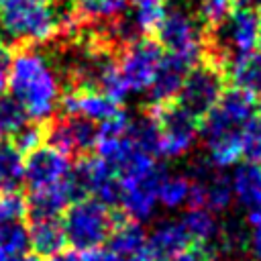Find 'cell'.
<instances>
[{
	"label": "cell",
	"mask_w": 261,
	"mask_h": 261,
	"mask_svg": "<svg viewBox=\"0 0 261 261\" xmlns=\"http://www.w3.org/2000/svg\"><path fill=\"white\" fill-rule=\"evenodd\" d=\"M69 157L51 145H39L22 157V184L29 192L59 184L69 175Z\"/></svg>",
	"instance_id": "12"
},
{
	"label": "cell",
	"mask_w": 261,
	"mask_h": 261,
	"mask_svg": "<svg viewBox=\"0 0 261 261\" xmlns=\"http://www.w3.org/2000/svg\"><path fill=\"white\" fill-rule=\"evenodd\" d=\"M20 188H22V153L6 137H0V194L16 192Z\"/></svg>",
	"instance_id": "23"
},
{
	"label": "cell",
	"mask_w": 261,
	"mask_h": 261,
	"mask_svg": "<svg viewBox=\"0 0 261 261\" xmlns=\"http://www.w3.org/2000/svg\"><path fill=\"white\" fill-rule=\"evenodd\" d=\"M163 175H165V169L159 167L157 171H153L149 175L118 181V204L122 206V210L128 218L141 222V220H147L155 212L157 186Z\"/></svg>",
	"instance_id": "14"
},
{
	"label": "cell",
	"mask_w": 261,
	"mask_h": 261,
	"mask_svg": "<svg viewBox=\"0 0 261 261\" xmlns=\"http://www.w3.org/2000/svg\"><path fill=\"white\" fill-rule=\"evenodd\" d=\"M80 261H124L120 255H116L110 249H102V247H94L88 251H82Z\"/></svg>",
	"instance_id": "33"
},
{
	"label": "cell",
	"mask_w": 261,
	"mask_h": 261,
	"mask_svg": "<svg viewBox=\"0 0 261 261\" xmlns=\"http://www.w3.org/2000/svg\"><path fill=\"white\" fill-rule=\"evenodd\" d=\"M181 226H184L188 239L196 241L198 245H204V243L216 239V234H218V222L214 218V212H210L206 208H190L181 218Z\"/></svg>",
	"instance_id": "26"
},
{
	"label": "cell",
	"mask_w": 261,
	"mask_h": 261,
	"mask_svg": "<svg viewBox=\"0 0 261 261\" xmlns=\"http://www.w3.org/2000/svg\"><path fill=\"white\" fill-rule=\"evenodd\" d=\"M190 194V179L184 175H163L157 186V202L169 210L179 208L188 202Z\"/></svg>",
	"instance_id": "27"
},
{
	"label": "cell",
	"mask_w": 261,
	"mask_h": 261,
	"mask_svg": "<svg viewBox=\"0 0 261 261\" xmlns=\"http://www.w3.org/2000/svg\"><path fill=\"white\" fill-rule=\"evenodd\" d=\"M98 137L96 122L75 116V114H59L47 120L45 141L47 145L55 147L57 151L65 153L67 157H82L88 155Z\"/></svg>",
	"instance_id": "11"
},
{
	"label": "cell",
	"mask_w": 261,
	"mask_h": 261,
	"mask_svg": "<svg viewBox=\"0 0 261 261\" xmlns=\"http://www.w3.org/2000/svg\"><path fill=\"white\" fill-rule=\"evenodd\" d=\"M255 94L243 88H230L220 94L218 102L198 120V130L208 149L210 165L224 169L241 159V130L255 116Z\"/></svg>",
	"instance_id": "1"
},
{
	"label": "cell",
	"mask_w": 261,
	"mask_h": 261,
	"mask_svg": "<svg viewBox=\"0 0 261 261\" xmlns=\"http://www.w3.org/2000/svg\"><path fill=\"white\" fill-rule=\"evenodd\" d=\"M149 112L157 118L159 124V143H157V155L165 159H175L186 155L196 139L200 137L198 130V118L181 110L175 102L161 104L149 108Z\"/></svg>",
	"instance_id": "8"
},
{
	"label": "cell",
	"mask_w": 261,
	"mask_h": 261,
	"mask_svg": "<svg viewBox=\"0 0 261 261\" xmlns=\"http://www.w3.org/2000/svg\"><path fill=\"white\" fill-rule=\"evenodd\" d=\"M59 218L65 239L75 251L102 247L116 220L110 206L96 198L73 200Z\"/></svg>",
	"instance_id": "4"
},
{
	"label": "cell",
	"mask_w": 261,
	"mask_h": 261,
	"mask_svg": "<svg viewBox=\"0 0 261 261\" xmlns=\"http://www.w3.org/2000/svg\"><path fill=\"white\" fill-rule=\"evenodd\" d=\"M41 261H80V255H77L75 251L63 249V251H59V253H55V255H49V257L41 259Z\"/></svg>",
	"instance_id": "36"
},
{
	"label": "cell",
	"mask_w": 261,
	"mask_h": 261,
	"mask_svg": "<svg viewBox=\"0 0 261 261\" xmlns=\"http://www.w3.org/2000/svg\"><path fill=\"white\" fill-rule=\"evenodd\" d=\"M59 106L63 114H75L92 122L108 120L120 112L116 100L90 86H67L59 96Z\"/></svg>",
	"instance_id": "13"
},
{
	"label": "cell",
	"mask_w": 261,
	"mask_h": 261,
	"mask_svg": "<svg viewBox=\"0 0 261 261\" xmlns=\"http://www.w3.org/2000/svg\"><path fill=\"white\" fill-rule=\"evenodd\" d=\"M228 179H230L232 198H237L241 206L249 210L261 206V165L245 161L237 165L232 177Z\"/></svg>",
	"instance_id": "21"
},
{
	"label": "cell",
	"mask_w": 261,
	"mask_h": 261,
	"mask_svg": "<svg viewBox=\"0 0 261 261\" xmlns=\"http://www.w3.org/2000/svg\"><path fill=\"white\" fill-rule=\"evenodd\" d=\"M224 92V71L218 63L212 59L208 61H198L196 65L190 67L177 96L175 104L192 114L194 118H202L220 98Z\"/></svg>",
	"instance_id": "7"
},
{
	"label": "cell",
	"mask_w": 261,
	"mask_h": 261,
	"mask_svg": "<svg viewBox=\"0 0 261 261\" xmlns=\"http://www.w3.org/2000/svg\"><path fill=\"white\" fill-rule=\"evenodd\" d=\"M6 84L29 118L47 120L55 114L61 96V82L53 63L35 47L12 49Z\"/></svg>",
	"instance_id": "2"
},
{
	"label": "cell",
	"mask_w": 261,
	"mask_h": 261,
	"mask_svg": "<svg viewBox=\"0 0 261 261\" xmlns=\"http://www.w3.org/2000/svg\"><path fill=\"white\" fill-rule=\"evenodd\" d=\"M77 14L82 22H118L126 8L128 0H75Z\"/></svg>",
	"instance_id": "25"
},
{
	"label": "cell",
	"mask_w": 261,
	"mask_h": 261,
	"mask_svg": "<svg viewBox=\"0 0 261 261\" xmlns=\"http://www.w3.org/2000/svg\"><path fill=\"white\" fill-rule=\"evenodd\" d=\"M167 261H210V255L204 247H186L184 251L175 253Z\"/></svg>",
	"instance_id": "34"
},
{
	"label": "cell",
	"mask_w": 261,
	"mask_h": 261,
	"mask_svg": "<svg viewBox=\"0 0 261 261\" xmlns=\"http://www.w3.org/2000/svg\"><path fill=\"white\" fill-rule=\"evenodd\" d=\"M196 179L202 181V196H204V208L206 210L222 212L230 204L232 190H230V179L226 175L202 169Z\"/></svg>",
	"instance_id": "24"
},
{
	"label": "cell",
	"mask_w": 261,
	"mask_h": 261,
	"mask_svg": "<svg viewBox=\"0 0 261 261\" xmlns=\"http://www.w3.org/2000/svg\"><path fill=\"white\" fill-rule=\"evenodd\" d=\"M161 59H163V49L159 47L157 41L149 37L133 39L126 43L116 63L128 94L149 92Z\"/></svg>",
	"instance_id": "9"
},
{
	"label": "cell",
	"mask_w": 261,
	"mask_h": 261,
	"mask_svg": "<svg viewBox=\"0 0 261 261\" xmlns=\"http://www.w3.org/2000/svg\"><path fill=\"white\" fill-rule=\"evenodd\" d=\"M190 239L181 226V222L175 220H163L159 222L151 234H147V249L161 261H167L169 257H173L175 253L184 251L188 247Z\"/></svg>",
	"instance_id": "19"
},
{
	"label": "cell",
	"mask_w": 261,
	"mask_h": 261,
	"mask_svg": "<svg viewBox=\"0 0 261 261\" xmlns=\"http://www.w3.org/2000/svg\"><path fill=\"white\" fill-rule=\"evenodd\" d=\"M192 65H196V63H192L190 59L163 53V59H161L159 69L155 73V80H153V84L149 88L151 104L153 106H161V104L173 102Z\"/></svg>",
	"instance_id": "16"
},
{
	"label": "cell",
	"mask_w": 261,
	"mask_h": 261,
	"mask_svg": "<svg viewBox=\"0 0 261 261\" xmlns=\"http://www.w3.org/2000/svg\"><path fill=\"white\" fill-rule=\"evenodd\" d=\"M24 198H27V220H37V218H59L65 212V208L75 200V194L67 175L59 184L41 190H31L29 196Z\"/></svg>",
	"instance_id": "15"
},
{
	"label": "cell",
	"mask_w": 261,
	"mask_h": 261,
	"mask_svg": "<svg viewBox=\"0 0 261 261\" xmlns=\"http://www.w3.org/2000/svg\"><path fill=\"white\" fill-rule=\"evenodd\" d=\"M214 45L218 49V57L214 63L224 67L226 61L234 57L251 55L261 43V18L251 4L237 2L232 12L216 27Z\"/></svg>",
	"instance_id": "5"
},
{
	"label": "cell",
	"mask_w": 261,
	"mask_h": 261,
	"mask_svg": "<svg viewBox=\"0 0 261 261\" xmlns=\"http://www.w3.org/2000/svg\"><path fill=\"white\" fill-rule=\"evenodd\" d=\"M29 122L24 108L12 94H0V135L8 137Z\"/></svg>",
	"instance_id": "28"
},
{
	"label": "cell",
	"mask_w": 261,
	"mask_h": 261,
	"mask_svg": "<svg viewBox=\"0 0 261 261\" xmlns=\"http://www.w3.org/2000/svg\"><path fill=\"white\" fill-rule=\"evenodd\" d=\"M108 249L120 255L122 259H128L145 249L147 245V232L141 226L139 220L133 218H116L110 234H108Z\"/></svg>",
	"instance_id": "20"
},
{
	"label": "cell",
	"mask_w": 261,
	"mask_h": 261,
	"mask_svg": "<svg viewBox=\"0 0 261 261\" xmlns=\"http://www.w3.org/2000/svg\"><path fill=\"white\" fill-rule=\"evenodd\" d=\"M10 59H12V51H10V47L0 39V94H4V88H6V77H8Z\"/></svg>",
	"instance_id": "35"
},
{
	"label": "cell",
	"mask_w": 261,
	"mask_h": 261,
	"mask_svg": "<svg viewBox=\"0 0 261 261\" xmlns=\"http://www.w3.org/2000/svg\"><path fill=\"white\" fill-rule=\"evenodd\" d=\"M239 0H200L198 6V18L204 27H208L210 31L216 29L237 6Z\"/></svg>",
	"instance_id": "30"
},
{
	"label": "cell",
	"mask_w": 261,
	"mask_h": 261,
	"mask_svg": "<svg viewBox=\"0 0 261 261\" xmlns=\"http://www.w3.org/2000/svg\"><path fill=\"white\" fill-rule=\"evenodd\" d=\"M27 234H29V249L37 257L45 259L55 255L67 247V239L59 218H37L27 220Z\"/></svg>",
	"instance_id": "17"
},
{
	"label": "cell",
	"mask_w": 261,
	"mask_h": 261,
	"mask_svg": "<svg viewBox=\"0 0 261 261\" xmlns=\"http://www.w3.org/2000/svg\"><path fill=\"white\" fill-rule=\"evenodd\" d=\"M171 0H128V8H130V18L128 24L122 22L126 31V43L133 41L137 35H151L155 33V29L159 27L161 18L165 16L167 4Z\"/></svg>",
	"instance_id": "18"
},
{
	"label": "cell",
	"mask_w": 261,
	"mask_h": 261,
	"mask_svg": "<svg viewBox=\"0 0 261 261\" xmlns=\"http://www.w3.org/2000/svg\"><path fill=\"white\" fill-rule=\"evenodd\" d=\"M249 226H251L249 251L255 261H261V206H257L249 212Z\"/></svg>",
	"instance_id": "32"
},
{
	"label": "cell",
	"mask_w": 261,
	"mask_h": 261,
	"mask_svg": "<svg viewBox=\"0 0 261 261\" xmlns=\"http://www.w3.org/2000/svg\"><path fill=\"white\" fill-rule=\"evenodd\" d=\"M27 198L20 190L0 194V222H24Z\"/></svg>",
	"instance_id": "31"
},
{
	"label": "cell",
	"mask_w": 261,
	"mask_h": 261,
	"mask_svg": "<svg viewBox=\"0 0 261 261\" xmlns=\"http://www.w3.org/2000/svg\"><path fill=\"white\" fill-rule=\"evenodd\" d=\"M222 71H226L224 75H230L237 88H243L251 94H261V43L251 55L226 61Z\"/></svg>",
	"instance_id": "22"
},
{
	"label": "cell",
	"mask_w": 261,
	"mask_h": 261,
	"mask_svg": "<svg viewBox=\"0 0 261 261\" xmlns=\"http://www.w3.org/2000/svg\"><path fill=\"white\" fill-rule=\"evenodd\" d=\"M69 181L80 198H96L106 206L118 204V179L114 169L98 155H82L69 171Z\"/></svg>",
	"instance_id": "10"
},
{
	"label": "cell",
	"mask_w": 261,
	"mask_h": 261,
	"mask_svg": "<svg viewBox=\"0 0 261 261\" xmlns=\"http://www.w3.org/2000/svg\"><path fill=\"white\" fill-rule=\"evenodd\" d=\"M241 157L261 165V114H255L241 130Z\"/></svg>",
	"instance_id": "29"
},
{
	"label": "cell",
	"mask_w": 261,
	"mask_h": 261,
	"mask_svg": "<svg viewBox=\"0 0 261 261\" xmlns=\"http://www.w3.org/2000/svg\"><path fill=\"white\" fill-rule=\"evenodd\" d=\"M155 33L163 53L190 59L192 63H198L202 59V51H204L202 22L186 8L165 10V16L161 18Z\"/></svg>",
	"instance_id": "6"
},
{
	"label": "cell",
	"mask_w": 261,
	"mask_h": 261,
	"mask_svg": "<svg viewBox=\"0 0 261 261\" xmlns=\"http://www.w3.org/2000/svg\"><path fill=\"white\" fill-rule=\"evenodd\" d=\"M4 43L12 49L37 47L61 37V27L47 0H0Z\"/></svg>",
	"instance_id": "3"
},
{
	"label": "cell",
	"mask_w": 261,
	"mask_h": 261,
	"mask_svg": "<svg viewBox=\"0 0 261 261\" xmlns=\"http://www.w3.org/2000/svg\"><path fill=\"white\" fill-rule=\"evenodd\" d=\"M124 261H161V259H157V257L145 247L143 251H139L137 255H133V257H128V259H124Z\"/></svg>",
	"instance_id": "37"
}]
</instances>
